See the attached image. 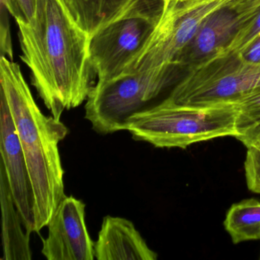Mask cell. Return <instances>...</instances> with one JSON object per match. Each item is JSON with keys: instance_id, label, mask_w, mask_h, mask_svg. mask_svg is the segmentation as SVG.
Returning <instances> with one entry per match:
<instances>
[{"instance_id": "cell-1", "label": "cell", "mask_w": 260, "mask_h": 260, "mask_svg": "<svg viewBox=\"0 0 260 260\" xmlns=\"http://www.w3.org/2000/svg\"><path fill=\"white\" fill-rule=\"evenodd\" d=\"M19 27L21 59L51 115L81 106L95 86L89 36L69 17L59 0H37L34 16Z\"/></svg>"}, {"instance_id": "cell-2", "label": "cell", "mask_w": 260, "mask_h": 260, "mask_svg": "<svg viewBox=\"0 0 260 260\" xmlns=\"http://www.w3.org/2000/svg\"><path fill=\"white\" fill-rule=\"evenodd\" d=\"M1 92L20 139L34 192L36 232L48 226L65 198L58 144L68 129L60 120L42 113L19 64L0 59Z\"/></svg>"}, {"instance_id": "cell-3", "label": "cell", "mask_w": 260, "mask_h": 260, "mask_svg": "<svg viewBox=\"0 0 260 260\" xmlns=\"http://www.w3.org/2000/svg\"><path fill=\"white\" fill-rule=\"evenodd\" d=\"M237 107L224 104L208 107L182 106L168 99L130 118L126 130L134 139L159 148H186L214 138L237 135Z\"/></svg>"}, {"instance_id": "cell-4", "label": "cell", "mask_w": 260, "mask_h": 260, "mask_svg": "<svg viewBox=\"0 0 260 260\" xmlns=\"http://www.w3.org/2000/svg\"><path fill=\"white\" fill-rule=\"evenodd\" d=\"M179 67L133 71L97 82L86 100L85 118L101 135L125 131L132 117L159 105V97L176 86Z\"/></svg>"}, {"instance_id": "cell-5", "label": "cell", "mask_w": 260, "mask_h": 260, "mask_svg": "<svg viewBox=\"0 0 260 260\" xmlns=\"http://www.w3.org/2000/svg\"><path fill=\"white\" fill-rule=\"evenodd\" d=\"M260 90V63H249L241 57L208 58L196 63L173 88L172 103L208 107L237 104Z\"/></svg>"}, {"instance_id": "cell-6", "label": "cell", "mask_w": 260, "mask_h": 260, "mask_svg": "<svg viewBox=\"0 0 260 260\" xmlns=\"http://www.w3.org/2000/svg\"><path fill=\"white\" fill-rule=\"evenodd\" d=\"M165 1L144 4L89 37V57L98 81L112 80L128 71L154 31Z\"/></svg>"}, {"instance_id": "cell-7", "label": "cell", "mask_w": 260, "mask_h": 260, "mask_svg": "<svg viewBox=\"0 0 260 260\" xmlns=\"http://www.w3.org/2000/svg\"><path fill=\"white\" fill-rule=\"evenodd\" d=\"M42 252L48 260H93L95 243L86 223V205L65 196L50 220Z\"/></svg>"}, {"instance_id": "cell-8", "label": "cell", "mask_w": 260, "mask_h": 260, "mask_svg": "<svg viewBox=\"0 0 260 260\" xmlns=\"http://www.w3.org/2000/svg\"><path fill=\"white\" fill-rule=\"evenodd\" d=\"M0 153L15 205L27 232H36L32 184L10 108L0 93Z\"/></svg>"}, {"instance_id": "cell-9", "label": "cell", "mask_w": 260, "mask_h": 260, "mask_svg": "<svg viewBox=\"0 0 260 260\" xmlns=\"http://www.w3.org/2000/svg\"><path fill=\"white\" fill-rule=\"evenodd\" d=\"M98 260H156L157 254L127 219L106 216L95 243Z\"/></svg>"}, {"instance_id": "cell-10", "label": "cell", "mask_w": 260, "mask_h": 260, "mask_svg": "<svg viewBox=\"0 0 260 260\" xmlns=\"http://www.w3.org/2000/svg\"><path fill=\"white\" fill-rule=\"evenodd\" d=\"M241 26L237 13L229 7L205 19L177 60L179 66L203 61L226 46Z\"/></svg>"}, {"instance_id": "cell-11", "label": "cell", "mask_w": 260, "mask_h": 260, "mask_svg": "<svg viewBox=\"0 0 260 260\" xmlns=\"http://www.w3.org/2000/svg\"><path fill=\"white\" fill-rule=\"evenodd\" d=\"M152 1L154 0H59L73 22L89 37Z\"/></svg>"}, {"instance_id": "cell-12", "label": "cell", "mask_w": 260, "mask_h": 260, "mask_svg": "<svg viewBox=\"0 0 260 260\" xmlns=\"http://www.w3.org/2000/svg\"><path fill=\"white\" fill-rule=\"evenodd\" d=\"M0 205L2 213V244L4 260L31 259V234L24 231L19 211L15 205L7 175L0 164Z\"/></svg>"}, {"instance_id": "cell-13", "label": "cell", "mask_w": 260, "mask_h": 260, "mask_svg": "<svg viewBox=\"0 0 260 260\" xmlns=\"http://www.w3.org/2000/svg\"><path fill=\"white\" fill-rule=\"evenodd\" d=\"M223 225L235 244L260 240V201L246 199L231 205Z\"/></svg>"}, {"instance_id": "cell-14", "label": "cell", "mask_w": 260, "mask_h": 260, "mask_svg": "<svg viewBox=\"0 0 260 260\" xmlns=\"http://www.w3.org/2000/svg\"><path fill=\"white\" fill-rule=\"evenodd\" d=\"M234 105L237 107L235 138L247 149L260 150V90Z\"/></svg>"}, {"instance_id": "cell-15", "label": "cell", "mask_w": 260, "mask_h": 260, "mask_svg": "<svg viewBox=\"0 0 260 260\" xmlns=\"http://www.w3.org/2000/svg\"><path fill=\"white\" fill-rule=\"evenodd\" d=\"M258 38H260V13L252 20L242 25L229 43L209 58L240 57Z\"/></svg>"}, {"instance_id": "cell-16", "label": "cell", "mask_w": 260, "mask_h": 260, "mask_svg": "<svg viewBox=\"0 0 260 260\" xmlns=\"http://www.w3.org/2000/svg\"><path fill=\"white\" fill-rule=\"evenodd\" d=\"M244 170L248 188L260 194V150L247 149Z\"/></svg>"}, {"instance_id": "cell-17", "label": "cell", "mask_w": 260, "mask_h": 260, "mask_svg": "<svg viewBox=\"0 0 260 260\" xmlns=\"http://www.w3.org/2000/svg\"><path fill=\"white\" fill-rule=\"evenodd\" d=\"M16 20L28 22L32 18L37 0H0Z\"/></svg>"}, {"instance_id": "cell-18", "label": "cell", "mask_w": 260, "mask_h": 260, "mask_svg": "<svg viewBox=\"0 0 260 260\" xmlns=\"http://www.w3.org/2000/svg\"><path fill=\"white\" fill-rule=\"evenodd\" d=\"M9 11L4 4H1V18H0V50L1 57H6L13 60V50L10 33Z\"/></svg>"}, {"instance_id": "cell-19", "label": "cell", "mask_w": 260, "mask_h": 260, "mask_svg": "<svg viewBox=\"0 0 260 260\" xmlns=\"http://www.w3.org/2000/svg\"><path fill=\"white\" fill-rule=\"evenodd\" d=\"M229 8L237 13L242 26L260 13V0H234Z\"/></svg>"}, {"instance_id": "cell-20", "label": "cell", "mask_w": 260, "mask_h": 260, "mask_svg": "<svg viewBox=\"0 0 260 260\" xmlns=\"http://www.w3.org/2000/svg\"><path fill=\"white\" fill-rule=\"evenodd\" d=\"M240 57L249 63H260V38L255 41L244 54Z\"/></svg>"}]
</instances>
